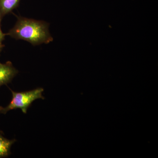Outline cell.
Instances as JSON below:
<instances>
[{
	"mask_svg": "<svg viewBox=\"0 0 158 158\" xmlns=\"http://www.w3.org/2000/svg\"><path fill=\"white\" fill-rule=\"evenodd\" d=\"M48 27V24L45 22L20 17L6 35L26 40L34 45L48 44L53 40Z\"/></svg>",
	"mask_w": 158,
	"mask_h": 158,
	"instance_id": "6da1fadb",
	"label": "cell"
},
{
	"mask_svg": "<svg viewBox=\"0 0 158 158\" xmlns=\"http://www.w3.org/2000/svg\"><path fill=\"white\" fill-rule=\"evenodd\" d=\"M12 98L9 104L6 107H0V113L6 114L8 111L14 109H20L24 113H27L30 105L37 99H44L42 93L44 89L38 88L26 92H16L11 90Z\"/></svg>",
	"mask_w": 158,
	"mask_h": 158,
	"instance_id": "7a4b0ae2",
	"label": "cell"
},
{
	"mask_svg": "<svg viewBox=\"0 0 158 158\" xmlns=\"http://www.w3.org/2000/svg\"><path fill=\"white\" fill-rule=\"evenodd\" d=\"M18 73V71L13 67L11 62L0 63V86L11 81Z\"/></svg>",
	"mask_w": 158,
	"mask_h": 158,
	"instance_id": "3957f363",
	"label": "cell"
},
{
	"mask_svg": "<svg viewBox=\"0 0 158 158\" xmlns=\"http://www.w3.org/2000/svg\"><path fill=\"white\" fill-rule=\"evenodd\" d=\"M20 0H0V18L1 19L6 15L17 8Z\"/></svg>",
	"mask_w": 158,
	"mask_h": 158,
	"instance_id": "277c9868",
	"label": "cell"
},
{
	"mask_svg": "<svg viewBox=\"0 0 158 158\" xmlns=\"http://www.w3.org/2000/svg\"><path fill=\"white\" fill-rule=\"evenodd\" d=\"M15 140L6 139L0 133V158L6 157L10 153V148Z\"/></svg>",
	"mask_w": 158,
	"mask_h": 158,
	"instance_id": "5b68a950",
	"label": "cell"
},
{
	"mask_svg": "<svg viewBox=\"0 0 158 158\" xmlns=\"http://www.w3.org/2000/svg\"><path fill=\"white\" fill-rule=\"evenodd\" d=\"M1 20H2V19H1V18H0V23H1ZM6 34H4L3 33L2 31V29H1V27H0V44H2V42L5 39V37H6Z\"/></svg>",
	"mask_w": 158,
	"mask_h": 158,
	"instance_id": "8992f818",
	"label": "cell"
},
{
	"mask_svg": "<svg viewBox=\"0 0 158 158\" xmlns=\"http://www.w3.org/2000/svg\"><path fill=\"white\" fill-rule=\"evenodd\" d=\"M3 45L2 44H0V51L2 50V48Z\"/></svg>",
	"mask_w": 158,
	"mask_h": 158,
	"instance_id": "52a82bcc",
	"label": "cell"
}]
</instances>
